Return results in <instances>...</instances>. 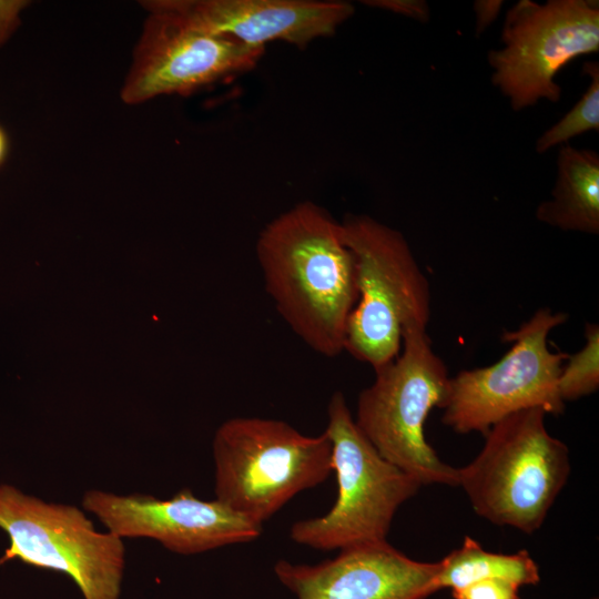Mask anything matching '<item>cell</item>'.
Returning a JSON list of instances; mask_svg holds the SVG:
<instances>
[{"label":"cell","mask_w":599,"mask_h":599,"mask_svg":"<svg viewBox=\"0 0 599 599\" xmlns=\"http://www.w3.org/2000/svg\"><path fill=\"white\" fill-rule=\"evenodd\" d=\"M342 227L358 287L344 351L377 370L400 353L405 328L427 327L429 283L399 231L367 215H348Z\"/></svg>","instance_id":"cell-5"},{"label":"cell","mask_w":599,"mask_h":599,"mask_svg":"<svg viewBox=\"0 0 599 599\" xmlns=\"http://www.w3.org/2000/svg\"><path fill=\"white\" fill-rule=\"evenodd\" d=\"M540 408L496 423L485 445L458 468V486L480 517L526 534L540 528L570 473L568 447L551 436Z\"/></svg>","instance_id":"cell-3"},{"label":"cell","mask_w":599,"mask_h":599,"mask_svg":"<svg viewBox=\"0 0 599 599\" xmlns=\"http://www.w3.org/2000/svg\"><path fill=\"white\" fill-rule=\"evenodd\" d=\"M585 345L569 355L558 378V393L562 402L576 400L595 393L599 387V326L585 325Z\"/></svg>","instance_id":"cell-17"},{"label":"cell","mask_w":599,"mask_h":599,"mask_svg":"<svg viewBox=\"0 0 599 599\" xmlns=\"http://www.w3.org/2000/svg\"><path fill=\"white\" fill-rule=\"evenodd\" d=\"M93 514L120 538H150L181 555L204 552L260 537L263 526L230 509L219 500L197 498L183 488L167 499L152 495H116L98 489L82 498Z\"/></svg>","instance_id":"cell-11"},{"label":"cell","mask_w":599,"mask_h":599,"mask_svg":"<svg viewBox=\"0 0 599 599\" xmlns=\"http://www.w3.org/2000/svg\"><path fill=\"white\" fill-rule=\"evenodd\" d=\"M0 528L10 540L0 565L20 559L65 573L84 599H119L125 552L122 538L98 531L78 507L47 502L0 485Z\"/></svg>","instance_id":"cell-8"},{"label":"cell","mask_w":599,"mask_h":599,"mask_svg":"<svg viewBox=\"0 0 599 599\" xmlns=\"http://www.w3.org/2000/svg\"><path fill=\"white\" fill-rule=\"evenodd\" d=\"M327 416L337 498L325 515L294 522L290 537L322 551L385 541L397 509L422 485L378 454L357 427L342 392L332 395Z\"/></svg>","instance_id":"cell-6"},{"label":"cell","mask_w":599,"mask_h":599,"mask_svg":"<svg viewBox=\"0 0 599 599\" xmlns=\"http://www.w3.org/2000/svg\"><path fill=\"white\" fill-rule=\"evenodd\" d=\"M26 6V1H0V45L19 24V12Z\"/></svg>","instance_id":"cell-20"},{"label":"cell","mask_w":599,"mask_h":599,"mask_svg":"<svg viewBox=\"0 0 599 599\" xmlns=\"http://www.w3.org/2000/svg\"><path fill=\"white\" fill-rule=\"evenodd\" d=\"M582 71L590 77L588 89L569 112L540 135L536 143L538 153L567 144L569 140L588 131L599 130V64L597 61H587Z\"/></svg>","instance_id":"cell-16"},{"label":"cell","mask_w":599,"mask_h":599,"mask_svg":"<svg viewBox=\"0 0 599 599\" xmlns=\"http://www.w3.org/2000/svg\"><path fill=\"white\" fill-rule=\"evenodd\" d=\"M438 561L414 560L385 541L339 550L316 565H274L280 582L297 599H427L437 592Z\"/></svg>","instance_id":"cell-12"},{"label":"cell","mask_w":599,"mask_h":599,"mask_svg":"<svg viewBox=\"0 0 599 599\" xmlns=\"http://www.w3.org/2000/svg\"><path fill=\"white\" fill-rule=\"evenodd\" d=\"M149 12L121 91L125 103L192 93L253 69L264 53V48L207 33L171 14Z\"/></svg>","instance_id":"cell-10"},{"label":"cell","mask_w":599,"mask_h":599,"mask_svg":"<svg viewBox=\"0 0 599 599\" xmlns=\"http://www.w3.org/2000/svg\"><path fill=\"white\" fill-rule=\"evenodd\" d=\"M144 7L207 33L260 48L272 41L303 48L334 34L354 13L348 2L316 0H156L144 2Z\"/></svg>","instance_id":"cell-13"},{"label":"cell","mask_w":599,"mask_h":599,"mask_svg":"<svg viewBox=\"0 0 599 599\" xmlns=\"http://www.w3.org/2000/svg\"><path fill=\"white\" fill-rule=\"evenodd\" d=\"M536 217L562 231L599 233V155L595 151L560 146L551 200L538 205Z\"/></svg>","instance_id":"cell-14"},{"label":"cell","mask_w":599,"mask_h":599,"mask_svg":"<svg viewBox=\"0 0 599 599\" xmlns=\"http://www.w3.org/2000/svg\"><path fill=\"white\" fill-rule=\"evenodd\" d=\"M255 250L265 290L296 336L325 357L344 352L358 287L342 223L305 201L273 219Z\"/></svg>","instance_id":"cell-1"},{"label":"cell","mask_w":599,"mask_h":599,"mask_svg":"<svg viewBox=\"0 0 599 599\" xmlns=\"http://www.w3.org/2000/svg\"><path fill=\"white\" fill-rule=\"evenodd\" d=\"M213 458L215 499L258 525L333 471L325 432L307 436L272 418L224 422L214 435Z\"/></svg>","instance_id":"cell-4"},{"label":"cell","mask_w":599,"mask_h":599,"mask_svg":"<svg viewBox=\"0 0 599 599\" xmlns=\"http://www.w3.org/2000/svg\"><path fill=\"white\" fill-rule=\"evenodd\" d=\"M438 565L437 590H453L484 579H502L518 587L540 580L538 565L527 550L510 555L490 552L471 537H465L463 545Z\"/></svg>","instance_id":"cell-15"},{"label":"cell","mask_w":599,"mask_h":599,"mask_svg":"<svg viewBox=\"0 0 599 599\" xmlns=\"http://www.w3.org/2000/svg\"><path fill=\"white\" fill-rule=\"evenodd\" d=\"M592 599H598V598H592Z\"/></svg>","instance_id":"cell-23"},{"label":"cell","mask_w":599,"mask_h":599,"mask_svg":"<svg viewBox=\"0 0 599 599\" xmlns=\"http://www.w3.org/2000/svg\"><path fill=\"white\" fill-rule=\"evenodd\" d=\"M367 6L389 10L415 20L425 22L429 17V9L425 1L419 0H370L364 1Z\"/></svg>","instance_id":"cell-19"},{"label":"cell","mask_w":599,"mask_h":599,"mask_svg":"<svg viewBox=\"0 0 599 599\" xmlns=\"http://www.w3.org/2000/svg\"><path fill=\"white\" fill-rule=\"evenodd\" d=\"M358 396L355 423L378 454L420 485L458 486V468L445 464L425 437L430 410L444 408L450 377L434 352L427 327L408 326L398 356L375 370Z\"/></svg>","instance_id":"cell-2"},{"label":"cell","mask_w":599,"mask_h":599,"mask_svg":"<svg viewBox=\"0 0 599 599\" xmlns=\"http://www.w3.org/2000/svg\"><path fill=\"white\" fill-rule=\"evenodd\" d=\"M567 318L566 313L544 307L518 329L504 332L502 339L511 347L498 362L450 378L443 423L458 434L485 436L496 423L525 409L562 414L558 378L569 354L552 352L548 335Z\"/></svg>","instance_id":"cell-7"},{"label":"cell","mask_w":599,"mask_h":599,"mask_svg":"<svg viewBox=\"0 0 599 599\" xmlns=\"http://www.w3.org/2000/svg\"><path fill=\"white\" fill-rule=\"evenodd\" d=\"M502 47L488 53L493 83L515 111L557 103L556 77L572 60L599 50V4L589 0H520L505 17Z\"/></svg>","instance_id":"cell-9"},{"label":"cell","mask_w":599,"mask_h":599,"mask_svg":"<svg viewBox=\"0 0 599 599\" xmlns=\"http://www.w3.org/2000/svg\"><path fill=\"white\" fill-rule=\"evenodd\" d=\"M502 1H476L475 11L477 17L476 31L483 32L498 16Z\"/></svg>","instance_id":"cell-21"},{"label":"cell","mask_w":599,"mask_h":599,"mask_svg":"<svg viewBox=\"0 0 599 599\" xmlns=\"http://www.w3.org/2000/svg\"><path fill=\"white\" fill-rule=\"evenodd\" d=\"M519 587L502 579H484L453 589L454 599H521Z\"/></svg>","instance_id":"cell-18"},{"label":"cell","mask_w":599,"mask_h":599,"mask_svg":"<svg viewBox=\"0 0 599 599\" xmlns=\"http://www.w3.org/2000/svg\"><path fill=\"white\" fill-rule=\"evenodd\" d=\"M9 151V139L4 129L0 125V166L4 163Z\"/></svg>","instance_id":"cell-22"}]
</instances>
